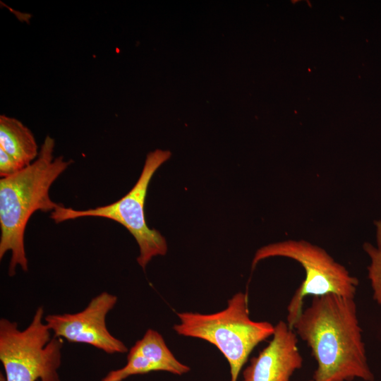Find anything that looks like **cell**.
<instances>
[{
    "mask_svg": "<svg viewBox=\"0 0 381 381\" xmlns=\"http://www.w3.org/2000/svg\"><path fill=\"white\" fill-rule=\"evenodd\" d=\"M247 301L246 294L238 292L228 300L227 307L219 312L177 313L180 322L173 327L179 335L201 339L214 345L229 364L230 381H237L254 348L274 332L270 322L250 318Z\"/></svg>",
    "mask_w": 381,
    "mask_h": 381,
    "instance_id": "3957f363",
    "label": "cell"
},
{
    "mask_svg": "<svg viewBox=\"0 0 381 381\" xmlns=\"http://www.w3.org/2000/svg\"><path fill=\"white\" fill-rule=\"evenodd\" d=\"M44 315L43 306H39L24 329L1 318L0 361L6 381H61L63 339L52 336Z\"/></svg>",
    "mask_w": 381,
    "mask_h": 381,
    "instance_id": "277c9868",
    "label": "cell"
},
{
    "mask_svg": "<svg viewBox=\"0 0 381 381\" xmlns=\"http://www.w3.org/2000/svg\"><path fill=\"white\" fill-rule=\"evenodd\" d=\"M54 139L47 135L32 163L0 179V259L11 252L10 277L15 276L18 266L28 271L24 236L31 216L38 210L51 213L60 205L50 198L49 189L73 161L54 158Z\"/></svg>",
    "mask_w": 381,
    "mask_h": 381,
    "instance_id": "7a4b0ae2",
    "label": "cell"
},
{
    "mask_svg": "<svg viewBox=\"0 0 381 381\" xmlns=\"http://www.w3.org/2000/svg\"><path fill=\"white\" fill-rule=\"evenodd\" d=\"M272 339L243 372L242 381H290L301 368L303 358L298 347L297 334L287 322L274 326Z\"/></svg>",
    "mask_w": 381,
    "mask_h": 381,
    "instance_id": "ba28073f",
    "label": "cell"
},
{
    "mask_svg": "<svg viewBox=\"0 0 381 381\" xmlns=\"http://www.w3.org/2000/svg\"><path fill=\"white\" fill-rule=\"evenodd\" d=\"M171 155L170 151L159 149L149 152L138 181L130 191L117 201L83 210L60 205L50 213V218L56 224L86 217H102L119 223L135 238L140 252L137 262L145 270L153 257L164 255L167 252L165 238L159 231L147 225L145 202L152 177Z\"/></svg>",
    "mask_w": 381,
    "mask_h": 381,
    "instance_id": "5b68a950",
    "label": "cell"
},
{
    "mask_svg": "<svg viewBox=\"0 0 381 381\" xmlns=\"http://www.w3.org/2000/svg\"><path fill=\"white\" fill-rule=\"evenodd\" d=\"M0 148L25 168L38 157V146L32 131L19 120L0 116Z\"/></svg>",
    "mask_w": 381,
    "mask_h": 381,
    "instance_id": "30bf717a",
    "label": "cell"
},
{
    "mask_svg": "<svg viewBox=\"0 0 381 381\" xmlns=\"http://www.w3.org/2000/svg\"><path fill=\"white\" fill-rule=\"evenodd\" d=\"M285 257L296 260L303 267L306 277L296 289L287 307V324H294L303 312V300L308 295L327 294L355 298L358 280L346 268L336 262L323 248L306 241L288 240L260 248L253 261V269L262 260Z\"/></svg>",
    "mask_w": 381,
    "mask_h": 381,
    "instance_id": "8992f818",
    "label": "cell"
},
{
    "mask_svg": "<svg viewBox=\"0 0 381 381\" xmlns=\"http://www.w3.org/2000/svg\"><path fill=\"white\" fill-rule=\"evenodd\" d=\"M190 370L188 365L176 359L157 331L148 329L128 351L126 364L110 370L101 381H123L132 375L153 371L181 375Z\"/></svg>",
    "mask_w": 381,
    "mask_h": 381,
    "instance_id": "9c48e42d",
    "label": "cell"
},
{
    "mask_svg": "<svg viewBox=\"0 0 381 381\" xmlns=\"http://www.w3.org/2000/svg\"><path fill=\"white\" fill-rule=\"evenodd\" d=\"M308 381H313V380H308Z\"/></svg>",
    "mask_w": 381,
    "mask_h": 381,
    "instance_id": "4fadbf2b",
    "label": "cell"
},
{
    "mask_svg": "<svg viewBox=\"0 0 381 381\" xmlns=\"http://www.w3.org/2000/svg\"><path fill=\"white\" fill-rule=\"evenodd\" d=\"M118 301L116 296L103 291L75 313L50 314L44 321L54 337L72 343L91 345L108 354L128 351L125 344L108 330L106 318Z\"/></svg>",
    "mask_w": 381,
    "mask_h": 381,
    "instance_id": "52a82bcc",
    "label": "cell"
},
{
    "mask_svg": "<svg viewBox=\"0 0 381 381\" xmlns=\"http://www.w3.org/2000/svg\"><path fill=\"white\" fill-rule=\"evenodd\" d=\"M293 329L317 361L313 381H374L354 298L313 296Z\"/></svg>",
    "mask_w": 381,
    "mask_h": 381,
    "instance_id": "6da1fadb",
    "label": "cell"
},
{
    "mask_svg": "<svg viewBox=\"0 0 381 381\" xmlns=\"http://www.w3.org/2000/svg\"><path fill=\"white\" fill-rule=\"evenodd\" d=\"M23 169L14 158L0 148V176L1 178L12 176Z\"/></svg>",
    "mask_w": 381,
    "mask_h": 381,
    "instance_id": "7c38bea8",
    "label": "cell"
},
{
    "mask_svg": "<svg viewBox=\"0 0 381 381\" xmlns=\"http://www.w3.org/2000/svg\"><path fill=\"white\" fill-rule=\"evenodd\" d=\"M375 227L376 246L365 243L363 249L370 261L368 272L373 299L381 306V221L375 222Z\"/></svg>",
    "mask_w": 381,
    "mask_h": 381,
    "instance_id": "8fae6325",
    "label": "cell"
}]
</instances>
